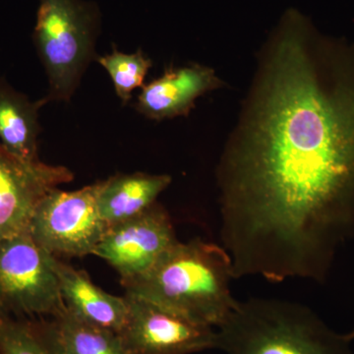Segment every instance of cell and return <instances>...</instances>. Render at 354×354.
<instances>
[{"label":"cell","mask_w":354,"mask_h":354,"mask_svg":"<svg viewBox=\"0 0 354 354\" xmlns=\"http://www.w3.org/2000/svg\"><path fill=\"white\" fill-rule=\"evenodd\" d=\"M218 165L235 279L324 283L354 236V43L295 8L263 48Z\"/></svg>","instance_id":"6da1fadb"},{"label":"cell","mask_w":354,"mask_h":354,"mask_svg":"<svg viewBox=\"0 0 354 354\" xmlns=\"http://www.w3.org/2000/svg\"><path fill=\"white\" fill-rule=\"evenodd\" d=\"M232 279L227 250L195 239L177 242L152 271L123 286L125 295L216 329L239 302L230 288Z\"/></svg>","instance_id":"7a4b0ae2"},{"label":"cell","mask_w":354,"mask_h":354,"mask_svg":"<svg viewBox=\"0 0 354 354\" xmlns=\"http://www.w3.org/2000/svg\"><path fill=\"white\" fill-rule=\"evenodd\" d=\"M216 333L225 354H354L348 334L306 305L279 298L237 302Z\"/></svg>","instance_id":"3957f363"},{"label":"cell","mask_w":354,"mask_h":354,"mask_svg":"<svg viewBox=\"0 0 354 354\" xmlns=\"http://www.w3.org/2000/svg\"><path fill=\"white\" fill-rule=\"evenodd\" d=\"M101 26L95 1L39 0L32 39L48 77V102L71 101L88 65L97 59Z\"/></svg>","instance_id":"277c9868"},{"label":"cell","mask_w":354,"mask_h":354,"mask_svg":"<svg viewBox=\"0 0 354 354\" xmlns=\"http://www.w3.org/2000/svg\"><path fill=\"white\" fill-rule=\"evenodd\" d=\"M66 308L53 255L29 232L0 241V312L50 318Z\"/></svg>","instance_id":"5b68a950"},{"label":"cell","mask_w":354,"mask_h":354,"mask_svg":"<svg viewBox=\"0 0 354 354\" xmlns=\"http://www.w3.org/2000/svg\"><path fill=\"white\" fill-rule=\"evenodd\" d=\"M97 192L99 183L74 191L50 190L35 211L29 234L55 257L94 254L109 228L100 215Z\"/></svg>","instance_id":"8992f818"},{"label":"cell","mask_w":354,"mask_h":354,"mask_svg":"<svg viewBox=\"0 0 354 354\" xmlns=\"http://www.w3.org/2000/svg\"><path fill=\"white\" fill-rule=\"evenodd\" d=\"M177 242L171 216L156 203L140 215L109 227L93 255L106 261L125 286L152 271Z\"/></svg>","instance_id":"52a82bcc"},{"label":"cell","mask_w":354,"mask_h":354,"mask_svg":"<svg viewBox=\"0 0 354 354\" xmlns=\"http://www.w3.org/2000/svg\"><path fill=\"white\" fill-rule=\"evenodd\" d=\"M127 295L129 314L120 335L129 354H193L216 348V329L142 298Z\"/></svg>","instance_id":"ba28073f"},{"label":"cell","mask_w":354,"mask_h":354,"mask_svg":"<svg viewBox=\"0 0 354 354\" xmlns=\"http://www.w3.org/2000/svg\"><path fill=\"white\" fill-rule=\"evenodd\" d=\"M72 179L67 167L26 162L0 144V241L29 232L41 199Z\"/></svg>","instance_id":"9c48e42d"},{"label":"cell","mask_w":354,"mask_h":354,"mask_svg":"<svg viewBox=\"0 0 354 354\" xmlns=\"http://www.w3.org/2000/svg\"><path fill=\"white\" fill-rule=\"evenodd\" d=\"M221 85L215 70L205 65L172 67L142 87L135 109L146 118L156 121L187 116L200 97Z\"/></svg>","instance_id":"30bf717a"},{"label":"cell","mask_w":354,"mask_h":354,"mask_svg":"<svg viewBox=\"0 0 354 354\" xmlns=\"http://www.w3.org/2000/svg\"><path fill=\"white\" fill-rule=\"evenodd\" d=\"M53 266L67 310L86 322L120 334L129 314L127 295H109L95 286L86 272L53 255Z\"/></svg>","instance_id":"8fae6325"},{"label":"cell","mask_w":354,"mask_h":354,"mask_svg":"<svg viewBox=\"0 0 354 354\" xmlns=\"http://www.w3.org/2000/svg\"><path fill=\"white\" fill-rule=\"evenodd\" d=\"M171 181L169 174L145 172L118 174L99 181L100 215L109 227L134 218L156 204Z\"/></svg>","instance_id":"7c38bea8"},{"label":"cell","mask_w":354,"mask_h":354,"mask_svg":"<svg viewBox=\"0 0 354 354\" xmlns=\"http://www.w3.org/2000/svg\"><path fill=\"white\" fill-rule=\"evenodd\" d=\"M48 104L46 97L32 101L0 77V144L26 162H41L39 111Z\"/></svg>","instance_id":"4fadbf2b"},{"label":"cell","mask_w":354,"mask_h":354,"mask_svg":"<svg viewBox=\"0 0 354 354\" xmlns=\"http://www.w3.org/2000/svg\"><path fill=\"white\" fill-rule=\"evenodd\" d=\"M48 320L64 354H129L118 333L86 322L67 308Z\"/></svg>","instance_id":"5bb4252c"},{"label":"cell","mask_w":354,"mask_h":354,"mask_svg":"<svg viewBox=\"0 0 354 354\" xmlns=\"http://www.w3.org/2000/svg\"><path fill=\"white\" fill-rule=\"evenodd\" d=\"M0 354H64L48 318H19L0 312Z\"/></svg>","instance_id":"9a60e30c"},{"label":"cell","mask_w":354,"mask_h":354,"mask_svg":"<svg viewBox=\"0 0 354 354\" xmlns=\"http://www.w3.org/2000/svg\"><path fill=\"white\" fill-rule=\"evenodd\" d=\"M97 62L106 69L113 80L114 90L123 104L132 99V93L142 88L153 62L141 48L125 53L113 46L108 55L97 57Z\"/></svg>","instance_id":"2e32d148"},{"label":"cell","mask_w":354,"mask_h":354,"mask_svg":"<svg viewBox=\"0 0 354 354\" xmlns=\"http://www.w3.org/2000/svg\"><path fill=\"white\" fill-rule=\"evenodd\" d=\"M349 337H351V339H354V330L353 332L348 333Z\"/></svg>","instance_id":"e0dca14e"}]
</instances>
